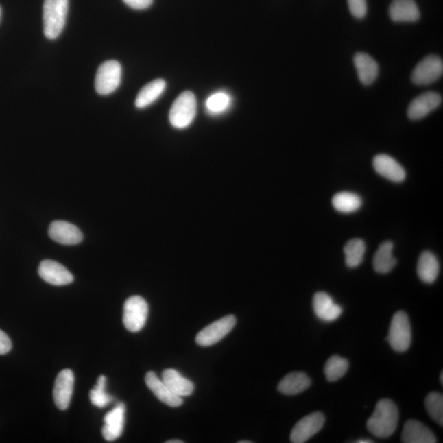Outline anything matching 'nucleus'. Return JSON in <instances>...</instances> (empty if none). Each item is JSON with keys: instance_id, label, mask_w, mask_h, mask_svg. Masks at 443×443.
<instances>
[{"instance_id": "obj_1", "label": "nucleus", "mask_w": 443, "mask_h": 443, "mask_svg": "<svg viewBox=\"0 0 443 443\" xmlns=\"http://www.w3.org/2000/svg\"><path fill=\"white\" fill-rule=\"evenodd\" d=\"M399 420L398 408L394 401L382 399L377 405L369 420L367 429L375 437L390 438L396 431Z\"/></svg>"}, {"instance_id": "obj_2", "label": "nucleus", "mask_w": 443, "mask_h": 443, "mask_svg": "<svg viewBox=\"0 0 443 443\" xmlns=\"http://www.w3.org/2000/svg\"><path fill=\"white\" fill-rule=\"evenodd\" d=\"M69 12V0H45L44 33L46 38L56 40L64 31Z\"/></svg>"}, {"instance_id": "obj_3", "label": "nucleus", "mask_w": 443, "mask_h": 443, "mask_svg": "<svg viewBox=\"0 0 443 443\" xmlns=\"http://www.w3.org/2000/svg\"><path fill=\"white\" fill-rule=\"evenodd\" d=\"M195 96L191 91H184L173 104L169 112V121L172 126L178 129L189 127L196 115Z\"/></svg>"}, {"instance_id": "obj_4", "label": "nucleus", "mask_w": 443, "mask_h": 443, "mask_svg": "<svg viewBox=\"0 0 443 443\" xmlns=\"http://www.w3.org/2000/svg\"><path fill=\"white\" fill-rule=\"evenodd\" d=\"M412 333L411 324L407 313L398 311L392 318L390 333L386 341L392 348L398 352H405L411 344Z\"/></svg>"}, {"instance_id": "obj_5", "label": "nucleus", "mask_w": 443, "mask_h": 443, "mask_svg": "<svg viewBox=\"0 0 443 443\" xmlns=\"http://www.w3.org/2000/svg\"><path fill=\"white\" fill-rule=\"evenodd\" d=\"M122 67L118 61L110 60L99 67L95 80L97 93L108 95L119 88L122 81Z\"/></svg>"}, {"instance_id": "obj_6", "label": "nucleus", "mask_w": 443, "mask_h": 443, "mask_svg": "<svg viewBox=\"0 0 443 443\" xmlns=\"http://www.w3.org/2000/svg\"><path fill=\"white\" fill-rule=\"evenodd\" d=\"M149 313L147 302L140 296H132L124 304L123 321L125 328L132 333L141 331Z\"/></svg>"}, {"instance_id": "obj_7", "label": "nucleus", "mask_w": 443, "mask_h": 443, "mask_svg": "<svg viewBox=\"0 0 443 443\" xmlns=\"http://www.w3.org/2000/svg\"><path fill=\"white\" fill-rule=\"evenodd\" d=\"M236 324V317L232 315L225 316L219 320L213 322L211 324L203 328L197 334L195 337L196 344L200 346H204V348L218 344L232 331Z\"/></svg>"}, {"instance_id": "obj_8", "label": "nucleus", "mask_w": 443, "mask_h": 443, "mask_svg": "<svg viewBox=\"0 0 443 443\" xmlns=\"http://www.w3.org/2000/svg\"><path fill=\"white\" fill-rule=\"evenodd\" d=\"M443 62L437 56H429L413 70L411 81L418 86L432 84L442 76Z\"/></svg>"}, {"instance_id": "obj_9", "label": "nucleus", "mask_w": 443, "mask_h": 443, "mask_svg": "<svg viewBox=\"0 0 443 443\" xmlns=\"http://www.w3.org/2000/svg\"><path fill=\"white\" fill-rule=\"evenodd\" d=\"M323 413L313 412L302 418L292 429L290 440L294 443H304L315 436L324 427Z\"/></svg>"}, {"instance_id": "obj_10", "label": "nucleus", "mask_w": 443, "mask_h": 443, "mask_svg": "<svg viewBox=\"0 0 443 443\" xmlns=\"http://www.w3.org/2000/svg\"><path fill=\"white\" fill-rule=\"evenodd\" d=\"M74 388V374L69 369L62 370L54 383L53 400L56 407L64 411L68 409L72 399Z\"/></svg>"}, {"instance_id": "obj_11", "label": "nucleus", "mask_w": 443, "mask_h": 443, "mask_svg": "<svg viewBox=\"0 0 443 443\" xmlns=\"http://www.w3.org/2000/svg\"><path fill=\"white\" fill-rule=\"evenodd\" d=\"M442 102L441 95L429 91L421 94L409 104L407 115L411 120H420L440 107Z\"/></svg>"}, {"instance_id": "obj_12", "label": "nucleus", "mask_w": 443, "mask_h": 443, "mask_svg": "<svg viewBox=\"0 0 443 443\" xmlns=\"http://www.w3.org/2000/svg\"><path fill=\"white\" fill-rule=\"evenodd\" d=\"M38 273L44 281L56 286L68 285L74 279L73 274L64 265L51 260L41 262Z\"/></svg>"}, {"instance_id": "obj_13", "label": "nucleus", "mask_w": 443, "mask_h": 443, "mask_svg": "<svg viewBox=\"0 0 443 443\" xmlns=\"http://www.w3.org/2000/svg\"><path fill=\"white\" fill-rule=\"evenodd\" d=\"M49 235L62 245H77L83 240V234L77 226L66 221H54L49 226Z\"/></svg>"}, {"instance_id": "obj_14", "label": "nucleus", "mask_w": 443, "mask_h": 443, "mask_svg": "<svg viewBox=\"0 0 443 443\" xmlns=\"http://www.w3.org/2000/svg\"><path fill=\"white\" fill-rule=\"evenodd\" d=\"M125 412L126 407L123 403L116 407L104 416V425L102 434L104 440L115 441L122 435L125 423Z\"/></svg>"}, {"instance_id": "obj_15", "label": "nucleus", "mask_w": 443, "mask_h": 443, "mask_svg": "<svg viewBox=\"0 0 443 443\" xmlns=\"http://www.w3.org/2000/svg\"><path fill=\"white\" fill-rule=\"evenodd\" d=\"M373 166L376 172L391 182H403L407 176L403 167L395 158L387 154L376 156L374 158Z\"/></svg>"}, {"instance_id": "obj_16", "label": "nucleus", "mask_w": 443, "mask_h": 443, "mask_svg": "<svg viewBox=\"0 0 443 443\" xmlns=\"http://www.w3.org/2000/svg\"><path fill=\"white\" fill-rule=\"evenodd\" d=\"M313 309L315 315L324 322H333L342 315V308L333 302L325 292L320 291L313 296Z\"/></svg>"}, {"instance_id": "obj_17", "label": "nucleus", "mask_w": 443, "mask_h": 443, "mask_svg": "<svg viewBox=\"0 0 443 443\" xmlns=\"http://www.w3.org/2000/svg\"><path fill=\"white\" fill-rule=\"evenodd\" d=\"M145 383L154 396L169 407H178L183 404L181 396L174 394L154 372L149 371L146 374Z\"/></svg>"}, {"instance_id": "obj_18", "label": "nucleus", "mask_w": 443, "mask_h": 443, "mask_svg": "<svg viewBox=\"0 0 443 443\" xmlns=\"http://www.w3.org/2000/svg\"><path fill=\"white\" fill-rule=\"evenodd\" d=\"M390 16L398 23H414L420 18L419 8L414 0H394L390 7Z\"/></svg>"}, {"instance_id": "obj_19", "label": "nucleus", "mask_w": 443, "mask_h": 443, "mask_svg": "<svg viewBox=\"0 0 443 443\" xmlns=\"http://www.w3.org/2000/svg\"><path fill=\"white\" fill-rule=\"evenodd\" d=\"M401 440L405 443H435L433 433L421 422L409 420L405 424Z\"/></svg>"}, {"instance_id": "obj_20", "label": "nucleus", "mask_w": 443, "mask_h": 443, "mask_svg": "<svg viewBox=\"0 0 443 443\" xmlns=\"http://www.w3.org/2000/svg\"><path fill=\"white\" fill-rule=\"evenodd\" d=\"M358 77L362 84L370 86L377 79L379 73L378 62L366 53H358L354 57Z\"/></svg>"}, {"instance_id": "obj_21", "label": "nucleus", "mask_w": 443, "mask_h": 443, "mask_svg": "<svg viewBox=\"0 0 443 443\" xmlns=\"http://www.w3.org/2000/svg\"><path fill=\"white\" fill-rule=\"evenodd\" d=\"M311 385V380L303 372L288 374L280 381L278 390L281 394L294 396L302 394Z\"/></svg>"}, {"instance_id": "obj_22", "label": "nucleus", "mask_w": 443, "mask_h": 443, "mask_svg": "<svg viewBox=\"0 0 443 443\" xmlns=\"http://www.w3.org/2000/svg\"><path fill=\"white\" fill-rule=\"evenodd\" d=\"M162 380L174 394L181 396V398L193 394L194 383L191 380L183 377L176 370L167 369L164 370Z\"/></svg>"}, {"instance_id": "obj_23", "label": "nucleus", "mask_w": 443, "mask_h": 443, "mask_svg": "<svg viewBox=\"0 0 443 443\" xmlns=\"http://www.w3.org/2000/svg\"><path fill=\"white\" fill-rule=\"evenodd\" d=\"M394 248V245L390 241H384L379 246L373 261L374 269L377 273L385 274L394 270L398 263L392 254Z\"/></svg>"}, {"instance_id": "obj_24", "label": "nucleus", "mask_w": 443, "mask_h": 443, "mask_svg": "<svg viewBox=\"0 0 443 443\" xmlns=\"http://www.w3.org/2000/svg\"><path fill=\"white\" fill-rule=\"evenodd\" d=\"M440 262L433 253L424 252L421 254L417 265V274L421 281L433 283L440 274Z\"/></svg>"}, {"instance_id": "obj_25", "label": "nucleus", "mask_w": 443, "mask_h": 443, "mask_svg": "<svg viewBox=\"0 0 443 443\" xmlns=\"http://www.w3.org/2000/svg\"><path fill=\"white\" fill-rule=\"evenodd\" d=\"M166 89V82L163 79H157L148 83L137 95L136 106L144 108L150 106L160 97Z\"/></svg>"}, {"instance_id": "obj_26", "label": "nucleus", "mask_w": 443, "mask_h": 443, "mask_svg": "<svg viewBox=\"0 0 443 443\" xmlns=\"http://www.w3.org/2000/svg\"><path fill=\"white\" fill-rule=\"evenodd\" d=\"M332 204L337 211L350 214L361 207L362 200L352 192L344 191L333 196Z\"/></svg>"}, {"instance_id": "obj_27", "label": "nucleus", "mask_w": 443, "mask_h": 443, "mask_svg": "<svg viewBox=\"0 0 443 443\" xmlns=\"http://www.w3.org/2000/svg\"><path fill=\"white\" fill-rule=\"evenodd\" d=\"M366 246L359 238L350 240L344 246L346 264L349 267H357L361 265L365 256Z\"/></svg>"}, {"instance_id": "obj_28", "label": "nucleus", "mask_w": 443, "mask_h": 443, "mask_svg": "<svg viewBox=\"0 0 443 443\" xmlns=\"http://www.w3.org/2000/svg\"><path fill=\"white\" fill-rule=\"evenodd\" d=\"M349 369L348 359L334 355L328 359L324 366V374L329 382H336L346 374Z\"/></svg>"}, {"instance_id": "obj_29", "label": "nucleus", "mask_w": 443, "mask_h": 443, "mask_svg": "<svg viewBox=\"0 0 443 443\" xmlns=\"http://www.w3.org/2000/svg\"><path fill=\"white\" fill-rule=\"evenodd\" d=\"M231 103L232 99L228 94L224 91H219L207 99L206 107L208 114L218 115L227 111Z\"/></svg>"}, {"instance_id": "obj_30", "label": "nucleus", "mask_w": 443, "mask_h": 443, "mask_svg": "<svg viewBox=\"0 0 443 443\" xmlns=\"http://www.w3.org/2000/svg\"><path fill=\"white\" fill-rule=\"evenodd\" d=\"M106 376L100 375L97 380V384L90 392V400L96 407L104 408L112 403V396L108 395L106 391Z\"/></svg>"}, {"instance_id": "obj_31", "label": "nucleus", "mask_w": 443, "mask_h": 443, "mask_svg": "<svg viewBox=\"0 0 443 443\" xmlns=\"http://www.w3.org/2000/svg\"><path fill=\"white\" fill-rule=\"evenodd\" d=\"M426 409L430 417L440 426L443 425V396L433 392L426 396Z\"/></svg>"}, {"instance_id": "obj_32", "label": "nucleus", "mask_w": 443, "mask_h": 443, "mask_svg": "<svg viewBox=\"0 0 443 443\" xmlns=\"http://www.w3.org/2000/svg\"><path fill=\"white\" fill-rule=\"evenodd\" d=\"M350 14L355 18L361 19L367 14L366 0H348Z\"/></svg>"}, {"instance_id": "obj_33", "label": "nucleus", "mask_w": 443, "mask_h": 443, "mask_svg": "<svg viewBox=\"0 0 443 443\" xmlns=\"http://www.w3.org/2000/svg\"><path fill=\"white\" fill-rule=\"evenodd\" d=\"M128 7L136 10H143L152 5L154 0H123Z\"/></svg>"}, {"instance_id": "obj_34", "label": "nucleus", "mask_w": 443, "mask_h": 443, "mask_svg": "<svg viewBox=\"0 0 443 443\" xmlns=\"http://www.w3.org/2000/svg\"><path fill=\"white\" fill-rule=\"evenodd\" d=\"M11 349L12 342L10 337L0 330V355H5L10 352Z\"/></svg>"}, {"instance_id": "obj_35", "label": "nucleus", "mask_w": 443, "mask_h": 443, "mask_svg": "<svg viewBox=\"0 0 443 443\" xmlns=\"http://www.w3.org/2000/svg\"><path fill=\"white\" fill-rule=\"evenodd\" d=\"M357 443H373L374 441H372L370 440H359L357 441Z\"/></svg>"}, {"instance_id": "obj_36", "label": "nucleus", "mask_w": 443, "mask_h": 443, "mask_svg": "<svg viewBox=\"0 0 443 443\" xmlns=\"http://www.w3.org/2000/svg\"><path fill=\"white\" fill-rule=\"evenodd\" d=\"M184 442L182 440H169L167 441L166 443H183Z\"/></svg>"}, {"instance_id": "obj_37", "label": "nucleus", "mask_w": 443, "mask_h": 443, "mask_svg": "<svg viewBox=\"0 0 443 443\" xmlns=\"http://www.w3.org/2000/svg\"><path fill=\"white\" fill-rule=\"evenodd\" d=\"M252 442H250V441H240V442H238V443H252Z\"/></svg>"}, {"instance_id": "obj_38", "label": "nucleus", "mask_w": 443, "mask_h": 443, "mask_svg": "<svg viewBox=\"0 0 443 443\" xmlns=\"http://www.w3.org/2000/svg\"><path fill=\"white\" fill-rule=\"evenodd\" d=\"M440 376H441V378H440L441 383L442 384V383H443V379H442V377H443V374H442V373H441V375H440Z\"/></svg>"}, {"instance_id": "obj_39", "label": "nucleus", "mask_w": 443, "mask_h": 443, "mask_svg": "<svg viewBox=\"0 0 443 443\" xmlns=\"http://www.w3.org/2000/svg\"><path fill=\"white\" fill-rule=\"evenodd\" d=\"M0 16H1V8H0Z\"/></svg>"}]
</instances>
